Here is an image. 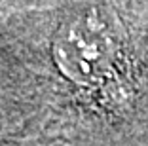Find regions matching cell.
I'll return each instance as SVG.
<instances>
[{"mask_svg":"<svg viewBox=\"0 0 148 146\" xmlns=\"http://www.w3.org/2000/svg\"><path fill=\"white\" fill-rule=\"evenodd\" d=\"M53 64L76 91L84 112L106 127H123L139 110V87L129 78L122 38L99 10H84L59 25L51 42Z\"/></svg>","mask_w":148,"mask_h":146,"instance_id":"cell-1","label":"cell"}]
</instances>
